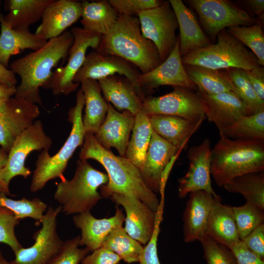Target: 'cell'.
Instances as JSON below:
<instances>
[{"instance_id": "cell-1", "label": "cell", "mask_w": 264, "mask_h": 264, "mask_svg": "<svg viewBox=\"0 0 264 264\" xmlns=\"http://www.w3.org/2000/svg\"><path fill=\"white\" fill-rule=\"evenodd\" d=\"M79 159H94L106 170L108 182L100 188L102 198H110L113 193L124 194L141 200L157 212L161 202L146 185L138 168L125 156H117L103 147L94 134L86 132Z\"/></svg>"}, {"instance_id": "cell-2", "label": "cell", "mask_w": 264, "mask_h": 264, "mask_svg": "<svg viewBox=\"0 0 264 264\" xmlns=\"http://www.w3.org/2000/svg\"><path fill=\"white\" fill-rule=\"evenodd\" d=\"M74 41L71 31L47 41L41 48L18 59L10 64V69L21 78L15 97L41 105L40 88L50 79L52 69L65 62Z\"/></svg>"}, {"instance_id": "cell-3", "label": "cell", "mask_w": 264, "mask_h": 264, "mask_svg": "<svg viewBox=\"0 0 264 264\" xmlns=\"http://www.w3.org/2000/svg\"><path fill=\"white\" fill-rule=\"evenodd\" d=\"M96 51L118 56L146 73L161 63L157 49L142 34L138 18L119 15L115 23L102 36Z\"/></svg>"}, {"instance_id": "cell-4", "label": "cell", "mask_w": 264, "mask_h": 264, "mask_svg": "<svg viewBox=\"0 0 264 264\" xmlns=\"http://www.w3.org/2000/svg\"><path fill=\"white\" fill-rule=\"evenodd\" d=\"M211 150V175L223 187L232 179L264 171V140L234 139L219 133Z\"/></svg>"}, {"instance_id": "cell-5", "label": "cell", "mask_w": 264, "mask_h": 264, "mask_svg": "<svg viewBox=\"0 0 264 264\" xmlns=\"http://www.w3.org/2000/svg\"><path fill=\"white\" fill-rule=\"evenodd\" d=\"M84 106V96L80 88L76 94V105L68 111V120L72 124L70 134L56 154L51 156L47 150H43L39 154L30 186L31 192L41 190L52 179L65 177L64 173L69 159L77 148L83 143L86 134L82 115Z\"/></svg>"}, {"instance_id": "cell-6", "label": "cell", "mask_w": 264, "mask_h": 264, "mask_svg": "<svg viewBox=\"0 0 264 264\" xmlns=\"http://www.w3.org/2000/svg\"><path fill=\"white\" fill-rule=\"evenodd\" d=\"M108 182L107 174L95 169L87 160L79 159L73 177L61 179L54 198L66 215L90 212L103 198L98 189Z\"/></svg>"}, {"instance_id": "cell-7", "label": "cell", "mask_w": 264, "mask_h": 264, "mask_svg": "<svg viewBox=\"0 0 264 264\" xmlns=\"http://www.w3.org/2000/svg\"><path fill=\"white\" fill-rule=\"evenodd\" d=\"M217 39L216 43H211L181 57L183 64L216 70L236 68L250 70L261 66L255 54L227 29L221 31Z\"/></svg>"}, {"instance_id": "cell-8", "label": "cell", "mask_w": 264, "mask_h": 264, "mask_svg": "<svg viewBox=\"0 0 264 264\" xmlns=\"http://www.w3.org/2000/svg\"><path fill=\"white\" fill-rule=\"evenodd\" d=\"M52 140L44 132L42 121L36 120L14 141L4 167L0 173V185L4 194L13 196L9 190L11 179L17 176L27 178L31 174L25 166L28 155L34 151H49Z\"/></svg>"}, {"instance_id": "cell-9", "label": "cell", "mask_w": 264, "mask_h": 264, "mask_svg": "<svg viewBox=\"0 0 264 264\" xmlns=\"http://www.w3.org/2000/svg\"><path fill=\"white\" fill-rule=\"evenodd\" d=\"M70 31L74 41L68 51L67 63L57 68L43 88L50 89L55 95H67L76 90L79 84L74 83L73 78L84 63L88 49L97 50L102 37L78 27L72 28Z\"/></svg>"}, {"instance_id": "cell-10", "label": "cell", "mask_w": 264, "mask_h": 264, "mask_svg": "<svg viewBox=\"0 0 264 264\" xmlns=\"http://www.w3.org/2000/svg\"><path fill=\"white\" fill-rule=\"evenodd\" d=\"M173 88L165 95L145 97L141 111L149 117L169 115L191 120H204L207 109L198 92L184 87Z\"/></svg>"}, {"instance_id": "cell-11", "label": "cell", "mask_w": 264, "mask_h": 264, "mask_svg": "<svg viewBox=\"0 0 264 264\" xmlns=\"http://www.w3.org/2000/svg\"><path fill=\"white\" fill-rule=\"evenodd\" d=\"M187 3L196 11L200 22L210 38L235 25L250 26L256 19L246 10L227 0H190Z\"/></svg>"}, {"instance_id": "cell-12", "label": "cell", "mask_w": 264, "mask_h": 264, "mask_svg": "<svg viewBox=\"0 0 264 264\" xmlns=\"http://www.w3.org/2000/svg\"><path fill=\"white\" fill-rule=\"evenodd\" d=\"M142 35L156 47L161 62L173 50L176 42L177 19L169 0L138 15Z\"/></svg>"}, {"instance_id": "cell-13", "label": "cell", "mask_w": 264, "mask_h": 264, "mask_svg": "<svg viewBox=\"0 0 264 264\" xmlns=\"http://www.w3.org/2000/svg\"><path fill=\"white\" fill-rule=\"evenodd\" d=\"M62 211L60 206L48 207L41 222L42 227L34 235V243L17 251L12 264H47L61 250L64 241L57 231V217Z\"/></svg>"}, {"instance_id": "cell-14", "label": "cell", "mask_w": 264, "mask_h": 264, "mask_svg": "<svg viewBox=\"0 0 264 264\" xmlns=\"http://www.w3.org/2000/svg\"><path fill=\"white\" fill-rule=\"evenodd\" d=\"M37 105L22 98L12 97L0 104V146L8 154L16 138L39 116Z\"/></svg>"}, {"instance_id": "cell-15", "label": "cell", "mask_w": 264, "mask_h": 264, "mask_svg": "<svg viewBox=\"0 0 264 264\" xmlns=\"http://www.w3.org/2000/svg\"><path fill=\"white\" fill-rule=\"evenodd\" d=\"M211 148L210 141L205 139L199 145L191 147L187 154L189 167L185 175L178 179V195L184 198L190 193L204 191L216 198L211 181Z\"/></svg>"}, {"instance_id": "cell-16", "label": "cell", "mask_w": 264, "mask_h": 264, "mask_svg": "<svg viewBox=\"0 0 264 264\" xmlns=\"http://www.w3.org/2000/svg\"><path fill=\"white\" fill-rule=\"evenodd\" d=\"M141 73L135 66L121 57L93 50L86 55L84 63L75 75L73 82L79 84L86 79L98 81L117 74L127 78L142 90L138 82Z\"/></svg>"}, {"instance_id": "cell-17", "label": "cell", "mask_w": 264, "mask_h": 264, "mask_svg": "<svg viewBox=\"0 0 264 264\" xmlns=\"http://www.w3.org/2000/svg\"><path fill=\"white\" fill-rule=\"evenodd\" d=\"M138 82L143 90L144 89L151 91L162 86L184 87L194 91L197 89L188 76L182 63L178 35L176 45L169 56L154 69L141 73Z\"/></svg>"}, {"instance_id": "cell-18", "label": "cell", "mask_w": 264, "mask_h": 264, "mask_svg": "<svg viewBox=\"0 0 264 264\" xmlns=\"http://www.w3.org/2000/svg\"><path fill=\"white\" fill-rule=\"evenodd\" d=\"M110 198L125 211L124 228L128 234L142 245H146L154 233L157 212L141 200L129 196L113 193Z\"/></svg>"}, {"instance_id": "cell-19", "label": "cell", "mask_w": 264, "mask_h": 264, "mask_svg": "<svg viewBox=\"0 0 264 264\" xmlns=\"http://www.w3.org/2000/svg\"><path fill=\"white\" fill-rule=\"evenodd\" d=\"M198 92L207 107L205 117L215 124L219 133H222L242 117L249 115L244 102L233 91L214 95Z\"/></svg>"}, {"instance_id": "cell-20", "label": "cell", "mask_w": 264, "mask_h": 264, "mask_svg": "<svg viewBox=\"0 0 264 264\" xmlns=\"http://www.w3.org/2000/svg\"><path fill=\"white\" fill-rule=\"evenodd\" d=\"M134 121V116L131 113L120 112L109 103L106 117L94 136L105 148H114L120 156H125Z\"/></svg>"}, {"instance_id": "cell-21", "label": "cell", "mask_w": 264, "mask_h": 264, "mask_svg": "<svg viewBox=\"0 0 264 264\" xmlns=\"http://www.w3.org/2000/svg\"><path fill=\"white\" fill-rule=\"evenodd\" d=\"M179 151L153 130L144 165L139 172L146 185L154 193H160L162 174Z\"/></svg>"}, {"instance_id": "cell-22", "label": "cell", "mask_w": 264, "mask_h": 264, "mask_svg": "<svg viewBox=\"0 0 264 264\" xmlns=\"http://www.w3.org/2000/svg\"><path fill=\"white\" fill-rule=\"evenodd\" d=\"M81 2L53 0L45 8L34 33L47 41L57 37L81 18Z\"/></svg>"}, {"instance_id": "cell-23", "label": "cell", "mask_w": 264, "mask_h": 264, "mask_svg": "<svg viewBox=\"0 0 264 264\" xmlns=\"http://www.w3.org/2000/svg\"><path fill=\"white\" fill-rule=\"evenodd\" d=\"M125 218L122 210L118 207L114 215L109 218H96L90 212L74 215L72 218L73 223L81 231L79 245H85L90 252L101 247L109 234L123 225Z\"/></svg>"}, {"instance_id": "cell-24", "label": "cell", "mask_w": 264, "mask_h": 264, "mask_svg": "<svg viewBox=\"0 0 264 264\" xmlns=\"http://www.w3.org/2000/svg\"><path fill=\"white\" fill-rule=\"evenodd\" d=\"M104 98L119 110L135 116L141 111L145 98L144 91L127 78L111 75L98 80Z\"/></svg>"}, {"instance_id": "cell-25", "label": "cell", "mask_w": 264, "mask_h": 264, "mask_svg": "<svg viewBox=\"0 0 264 264\" xmlns=\"http://www.w3.org/2000/svg\"><path fill=\"white\" fill-rule=\"evenodd\" d=\"M219 198L204 191L189 194L183 217L185 242L198 241L205 234L212 206L215 200Z\"/></svg>"}, {"instance_id": "cell-26", "label": "cell", "mask_w": 264, "mask_h": 264, "mask_svg": "<svg viewBox=\"0 0 264 264\" xmlns=\"http://www.w3.org/2000/svg\"><path fill=\"white\" fill-rule=\"evenodd\" d=\"M169 1L176 15L179 29V51L181 57L212 43L203 31L194 13L183 1Z\"/></svg>"}, {"instance_id": "cell-27", "label": "cell", "mask_w": 264, "mask_h": 264, "mask_svg": "<svg viewBox=\"0 0 264 264\" xmlns=\"http://www.w3.org/2000/svg\"><path fill=\"white\" fill-rule=\"evenodd\" d=\"M0 23V63L6 68L11 56L26 49L37 50L47 41L31 32L29 29L12 28L5 23L3 15Z\"/></svg>"}, {"instance_id": "cell-28", "label": "cell", "mask_w": 264, "mask_h": 264, "mask_svg": "<svg viewBox=\"0 0 264 264\" xmlns=\"http://www.w3.org/2000/svg\"><path fill=\"white\" fill-rule=\"evenodd\" d=\"M149 118L153 131L179 150L203 120L169 115H154Z\"/></svg>"}, {"instance_id": "cell-29", "label": "cell", "mask_w": 264, "mask_h": 264, "mask_svg": "<svg viewBox=\"0 0 264 264\" xmlns=\"http://www.w3.org/2000/svg\"><path fill=\"white\" fill-rule=\"evenodd\" d=\"M221 198L215 200L212 206L205 234L229 247L240 241L232 207L223 204Z\"/></svg>"}, {"instance_id": "cell-30", "label": "cell", "mask_w": 264, "mask_h": 264, "mask_svg": "<svg viewBox=\"0 0 264 264\" xmlns=\"http://www.w3.org/2000/svg\"><path fill=\"white\" fill-rule=\"evenodd\" d=\"M81 84L85 99L84 129L86 132L94 134L106 117L109 104L101 94L98 81L86 79Z\"/></svg>"}, {"instance_id": "cell-31", "label": "cell", "mask_w": 264, "mask_h": 264, "mask_svg": "<svg viewBox=\"0 0 264 264\" xmlns=\"http://www.w3.org/2000/svg\"><path fill=\"white\" fill-rule=\"evenodd\" d=\"M53 0H8L5 6L8 13L3 19L13 29H29L41 20L43 13Z\"/></svg>"}, {"instance_id": "cell-32", "label": "cell", "mask_w": 264, "mask_h": 264, "mask_svg": "<svg viewBox=\"0 0 264 264\" xmlns=\"http://www.w3.org/2000/svg\"><path fill=\"white\" fill-rule=\"evenodd\" d=\"M118 16L108 0L81 2V23L86 30L105 35L115 23Z\"/></svg>"}, {"instance_id": "cell-33", "label": "cell", "mask_w": 264, "mask_h": 264, "mask_svg": "<svg viewBox=\"0 0 264 264\" xmlns=\"http://www.w3.org/2000/svg\"><path fill=\"white\" fill-rule=\"evenodd\" d=\"M184 65L188 76L198 91L214 95L233 91L230 80L224 70H216L196 65Z\"/></svg>"}, {"instance_id": "cell-34", "label": "cell", "mask_w": 264, "mask_h": 264, "mask_svg": "<svg viewBox=\"0 0 264 264\" xmlns=\"http://www.w3.org/2000/svg\"><path fill=\"white\" fill-rule=\"evenodd\" d=\"M132 132L125 156L140 170L144 165L153 132L149 116L141 111L137 113L134 116Z\"/></svg>"}, {"instance_id": "cell-35", "label": "cell", "mask_w": 264, "mask_h": 264, "mask_svg": "<svg viewBox=\"0 0 264 264\" xmlns=\"http://www.w3.org/2000/svg\"><path fill=\"white\" fill-rule=\"evenodd\" d=\"M223 187L229 192L241 194L246 202L264 209V171L237 176Z\"/></svg>"}, {"instance_id": "cell-36", "label": "cell", "mask_w": 264, "mask_h": 264, "mask_svg": "<svg viewBox=\"0 0 264 264\" xmlns=\"http://www.w3.org/2000/svg\"><path fill=\"white\" fill-rule=\"evenodd\" d=\"M101 247L112 251L128 264L138 263L143 247L128 234L123 226L113 230L105 239Z\"/></svg>"}, {"instance_id": "cell-37", "label": "cell", "mask_w": 264, "mask_h": 264, "mask_svg": "<svg viewBox=\"0 0 264 264\" xmlns=\"http://www.w3.org/2000/svg\"><path fill=\"white\" fill-rule=\"evenodd\" d=\"M222 134L234 139L264 140V110L242 117Z\"/></svg>"}, {"instance_id": "cell-38", "label": "cell", "mask_w": 264, "mask_h": 264, "mask_svg": "<svg viewBox=\"0 0 264 264\" xmlns=\"http://www.w3.org/2000/svg\"><path fill=\"white\" fill-rule=\"evenodd\" d=\"M224 70L230 80L234 92L244 102L249 114L264 110V103L257 97L244 70L236 68Z\"/></svg>"}, {"instance_id": "cell-39", "label": "cell", "mask_w": 264, "mask_h": 264, "mask_svg": "<svg viewBox=\"0 0 264 264\" xmlns=\"http://www.w3.org/2000/svg\"><path fill=\"white\" fill-rule=\"evenodd\" d=\"M0 207L10 210L19 220L30 218L40 223L48 208L47 204L39 198L29 199L23 198L14 200L8 198L3 193H0Z\"/></svg>"}, {"instance_id": "cell-40", "label": "cell", "mask_w": 264, "mask_h": 264, "mask_svg": "<svg viewBox=\"0 0 264 264\" xmlns=\"http://www.w3.org/2000/svg\"><path fill=\"white\" fill-rule=\"evenodd\" d=\"M228 31L244 46H247L258 58L260 65L264 66V34L258 22L250 26L235 25Z\"/></svg>"}, {"instance_id": "cell-41", "label": "cell", "mask_w": 264, "mask_h": 264, "mask_svg": "<svg viewBox=\"0 0 264 264\" xmlns=\"http://www.w3.org/2000/svg\"><path fill=\"white\" fill-rule=\"evenodd\" d=\"M232 210L241 241L264 223V210L251 203L246 202L243 205L232 207Z\"/></svg>"}, {"instance_id": "cell-42", "label": "cell", "mask_w": 264, "mask_h": 264, "mask_svg": "<svg viewBox=\"0 0 264 264\" xmlns=\"http://www.w3.org/2000/svg\"><path fill=\"white\" fill-rule=\"evenodd\" d=\"M201 244L206 264H237L230 249L204 234L198 240Z\"/></svg>"}, {"instance_id": "cell-43", "label": "cell", "mask_w": 264, "mask_h": 264, "mask_svg": "<svg viewBox=\"0 0 264 264\" xmlns=\"http://www.w3.org/2000/svg\"><path fill=\"white\" fill-rule=\"evenodd\" d=\"M20 220L10 210L0 207V243L8 245L14 253L23 247L15 232Z\"/></svg>"}, {"instance_id": "cell-44", "label": "cell", "mask_w": 264, "mask_h": 264, "mask_svg": "<svg viewBox=\"0 0 264 264\" xmlns=\"http://www.w3.org/2000/svg\"><path fill=\"white\" fill-rule=\"evenodd\" d=\"M80 236L64 242L58 253L47 264H79L90 251L79 246Z\"/></svg>"}, {"instance_id": "cell-45", "label": "cell", "mask_w": 264, "mask_h": 264, "mask_svg": "<svg viewBox=\"0 0 264 264\" xmlns=\"http://www.w3.org/2000/svg\"><path fill=\"white\" fill-rule=\"evenodd\" d=\"M119 15L135 17L142 11L157 7L163 0H109Z\"/></svg>"}, {"instance_id": "cell-46", "label": "cell", "mask_w": 264, "mask_h": 264, "mask_svg": "<svg viewBox=\"0 0 264 264\" xmlns=\"http://www.w3.org/2000/svg\"><path fill=\"white\" fill-rule=\"evenodd\" d=\"M163 206L161 205L157 212L156 224L153 236L143 246L139 254L138 261L139 264H161L157 255V243L160 231L159 225L162 219Z\"/></svg>"}, {"instance_id": "cell-47", "label": "cell", "mask_w": 264, "mask_h": 264, "mask_svg": "<svg viewBox=\"0 0 264 264\" xmlns=\"http://www.w3.org/2000/svg\"><path fill=\"white\" fill-rule=\"evenodd\" d=\"M121 258L112 251L101 247L88 254L82 260L81 264H119Z\"/></svg>"}, {"instance_id": "cell-48", "label": "cell", "mask_w": 264, "mask_h": 264, "mask_svg": "<svg viewBox=\"0 0 264 264\" xmlns=\"http://www.w3.org/2000/svg\"><path fill=\"white\" fill-rule=\"evenodd\" d=\"M232 252L237 264H264L263 259L250 250L242 241L228 247Z\"/></svg>"}, {"instance_id": "cell-49", "label": "cell", "mask_w": 264, "mask_h": 264, "mask_svg": "<svg viewBox=\"0 0 264 264\" xmlns=\"http://www.w3.org/2000/svg\"><path fill=\"white\" fill-rule=\"evenodd\" d=\"M241 241L250 250L264 259V223L258 226Z\"/></svg>"}, {"instance_id": "cell-50", "label": "cell", "mask_w": 264, "mask_h": 264, "mask_svg": "<svg viewBox=\"0 0 264 264\" xmlns=\"http://www.w3.org/2000/svg\"><path fill=\"white\" fill-rule=\"evenodd\" d=\"M258 99L264 103V68L259 66L250 70H244Z\"/></svg>"}, {"instance_id": "cell-51", "label": "cell", "mask_w": 264, "mask_h": 264, "mask_svg": "<svg viewBox=\"0 0 264 264\" xmlns=\"http://www.w3.org/2000/svg\"><path fill=\"white\" fill-rule=\"evenodd\" d=\"M0 83L9 86H15L17 80L16 75L10 69L0 63Z\"/></svg>"}, {"instance_id": "cell-52", "label": "cell", "mask_w": 264, "mask_h": 264, "mask_svg": "<svg viewBox=\"0 0 264 264\" xmlns=\"http://www.w3.org/2000/svg\"><path fill=\"white\" fill-rule=\"evenodd\" d=\"M252 14L257 16L262 15L264 11V0H246L241 1Z\"/></svg>"}, {"instance_id": "cell-53", "label": "cell", "mask_w": 264, "mask_h": 264, "mask_svg": "<svg viewBox=\"0 0 264 264\" xmlns=\"http://www.w3.org/2000/svg\"><path fill=\"white\" fill-rule=\"evenodd\" d=\"M16 91V86H9L0 83V104L7 102L15 96Z\"/></svg>"}, {"instance_id": "cell-54", "label": "cell", "mask_w": 264, "mask_h": 264, "mask_svg": "<svg viewBox=\"0 0 264 264\" xmlns=\"http://www.w3.org/2000/svg\"><path fill=\"white\" fill-rule=\"evenodd\" d=\"M8 157V154L4 151L0 149V173L4 167ZM0 193H3V190L0 185Z\"/></svg>"}, {"instance_id": "cell-55", "label": "cell", "mask_w": 264, "mask_h": 264, "mask_svg": "<svg viewBox=\"0 0 264 264\" xmlns=\"http://www.w3.org/2000/svg\"><path fill=\"white\" fill-rule=\"evenodd\" d=\"M0 264H12L8 262L3 256L2 252L0 250Z\"/></svg>"}, {"instance_id": "cell-56", "label": "cell", "mask_w": 264, "mask_h": 264, "mask_svg": "<svg viewBox=\"0 0 264 264\" xmlns=\"http://www.w3.org/2000/svg\"><path fill=\"white\" fill-rule=\"evenodd\" d=\"M1 1L0 0V17L2 16V15L1 13V11H0V6H1Z\"/></svg>"}]
</instances>
